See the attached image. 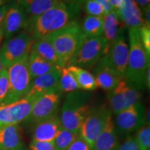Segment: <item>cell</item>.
Listing matches in <instances>:
<instances>
[{
	"label": "cell",
	"mask_w": 150,
	"mask_h": 150,
	"mask_svg": "<svg viewBox=\"0 0 150 150\" xmlns=\"http://www.w3.org/2000/svg\"><path fill=\"white\" fill-rule=\"evenodd\" d=\"M81 8L69 0H61L42 14L29 17L25 32L34 41L47 36L75 20Z\"/></svg>",
	"instance_id": "1"
},
{
	"label": "cell",
	"mask_w": 150,
	"mask_h": 150,
	"mask_svg": "<svg viewBox=\"0 0 150 150\" xmlns=\"http://www.w3.org/2000/svg\"><path fill=\"white\" fill-rule=\"evenodd\" d=\"M129 57L125 80L131 87L145 88V78L149 65V56L142 45L138 29H129Z\"/></svg>",
	"instance_id": "2"
},
{
	"label": "cell",
	"mask_w": 150,
	"mask_h": 150,
	"mask_svg": "<svg viewBox=\"0 0 150 150\" xmlns=\"http://www.w3.org/2000/svg\"><path fill=\"white\" fill-rule=\"evenodd\" d=\"M46 37L51 42L59 58L60 67L63 68L72 64L85 35L82 32L79 22L74 20Z\"/></svg>",
	"instance_id": "3"
},
{
	"label": "cell",
	"mask_w": 150,
	"mask_h": 150,
	"mask_svg": "<svg viewBox=\"0 0 150 150\" xmlns=\"http://www.w3.org/2000/svg\"><path fill=\"white\" fill-rule=\"evenodd\" d=\"M91 97L90 93L79 91L67 94L59 112L63 128L79 134L84 120L93 107Z\"/></svg>",
	"instance_id": "4"
},
{
	"label": "cell",
	"mask_w": 150,
	"mask_h": 150,
	"mask_svg": "<svg viewBox=\"0 0 150 150\" xmlns=\"http://www.w3.org/2000/svg\"><path fill=\"white\" fill-rule=\"evenodd\" d=\"M129 57V46L125 37V27L108 45L106 54L98 63L120 79H125Z\"/></svg>",
	"instance_id": "5"
},
{
	"label": "cell",
	"mask_w": 150,
	"mask_h": 150,
	"mask_svg": "<svg viewBox=\"0 0 150 150\" xmlns=\"http://www.w3.org/2000/svg\"><path fill=\"white\" fill-rule=\"evenodd\" d=\"M108 44L103 35L85 37L75 54L71 65L86 70L93 68L106 54Z\"/></svg>",
	"instance_id": "6"
},
{
	"label": "cell",
	"mask_w": 150,
	"mask_h": 150,
	"mask_svg": "<svg viewBox=\"0 0 150 150\" xmlns=\"http://www.w3.org/2000/svg\"><path fill=\"white\" fill-rule=\"evenodd\" d=\"M27 58L6 68L8 78V93L3 104L24 98L29 92L32 78L28 68Z\"/></svg>",
	"instance_id": "7"
},
{
	"label": "cell",
	"mask_w": 150,
	"mask_h": 150,
	"mask_svg": "<svg viewBox=\"0 0 150 150\" xmlns=\"http://www.w3.org/2000/svg\"><path fill=\"white\" fill-rule=\"evenodd\" d=\"M34 40L26 33L20 32L6 39L0 48V55L6 68L28 57Z\"/></svg>",
	"instance_id": "8"
},
{
	"label": "cell",
	"mask_w": 150,
	"mask_h": 150,
	"mask_svg": "<svg viewBox=\"0 0 150 150\" xmlns=\"http://www.w3.org/2000/svg\"><path fill=\"white\" fill-rule=\"evenodd\" d=\"M63 93L59 88L43 94L33 102L30 115L26 122L35 125L59 112Z\"/></svg>",
	"instance_id": "9"
},
{
	"label": "cell",
	"mask_w": 150,
	"mask_h": 150,
	"mask_svg": "<svg viewBox=\"0 0 150 150\" xmlns=\"http://www.w3.org/2000/svg\"><path fill=\"white\" fill-rule=\"evenodd\" d=\"M111 115L112 112L108 104H104L99 106H93L86 116L81 127L79 134L91 147L97 136L104 129L108 117Z\"/></svg>",
	"instance_id": "10"
},
{
	"label": "cell",
	"mask_w": 150,
	"mask_h": 150,
	"mask_svg": "<svg viewBox=\"0 0 150 150\" xmlns=\"http://www.w3.org/2000/svg\"><path fill=\"white\" fill-rule=\"evenodd\" d=\"M145 122V108L142 102L135 104L116 114L115 126L117 134L130 136Z\"/></svg>",
	"instance_id": "11"
},
{
	"label": "cell",
	"mask_w": 150,
	"mask_h": 150,
	"mask_svg": "<svg viewBox=\"0 0 150 150\" xmlns=\"http://www.w3.org/2000/svg\"><path fill=\"white\" fill-rule=\"evenodd\" d=\"M141 99L140 91L129 86L122 79L120 81L115 88L108 92V106L112 113L116 115L125 108L141 102Z\"/></svg>",
	"instance_id": "12"
},
{
	"label": "cell",
	"mask_w": 150,
	"mask_h": 150,
	"mask_svg": "<svg viewBox=\"0 0 150 150\" xmlns=\"http://www.w3.org/2000/svg\"><path fill=\"white\" fill-rule=\"evenodd\" d=\"M34 101L26 97L7 104L0 105V127L19 125L30 115Z\"/></svg>",
	"instance_id": "13"
},
{
	"label": "cell",
	"mask_w": 150,
	"mask_h": 150,
	"mask_svg": "<svg viewBox=\"0 0 150 150\" xmlns=\"http://www.w3.org/2000/svg\"><path fill=\"white\" fill-rule=\"evenodd\" d=\"M28 18L27 12L18 3H11L8 5L2 24V30L6 39L13 36L24 29Z\"/></svg>",
	"instance_id": "14"
},
{
	"label": "cell",
	"mask_w": 150,
	"mask_h": 150,
	"mask_svg": "<svg viewBox=\"0 0 150 150\" xmlns=\"http://www.w3.org/2000/svg\"><path fill=\"white\" fill-rule=\"evenodd\" d=\"M61 69L52 71L32 79L29 92L25 97L35 101L43 94L59 88Z\"/></svg>",
	"instance_id": "15"
},
{
	"label": "cell",
	"mask_w": 150,
	"mask_h": 150,
	"mask_svg": "<svg viewBox=\"0 0 150 150\" xmlns=\"http://www.w3.org/2000/svg\"><path fill=\"white\" fill-rule=\"evenodd\" d=\"M122 24L128 29H139L146 25L142 13L134 0H123L122 4L116 10Z\"/></svg>",
	"instance_id": "16"
},
{
	"label": "cell",
	"mask_w": 150,
	"mask_h": 150,
	"mask_svg": "<svg viewBox=\"0 0 150 150\" xmlns=\"http://www.w3.org/2000/svg\"><path fill=\"white\" fill-rule=\"evenodd\" d=\"M0 150H27L18 125L0 127Z\"/></svg>",
	"instance_id": "17"
},
{
	"label": "cell",
	"mask_w": 150,
	"mask_h": 150,
	"mask_svg": "<svg viewBox=\"0 0 150 150\" xmlns=\"http://www.w3.org/2000/svg\"><path fill=\"white\" fill-rule=\"evenodd\" d=\"M33 140L40 141H54L61 128L59 112L33 125Z\"/></svg>",
	"instance_id": "18"
},
{
	"label": "cell",
	"mask_w": 150,
	"mask_h": 150,
	"mask_svg": "<svg viewBox=\"0 0 150 150\" xmlns=\"http://www.w3.org/2000/svg\"><path fill=\"white\" fill-rule=\"evenodd\" d=\"M118 146V134L111 115L107 119L104 129L94 142L91 150H116Z\"/></svg>",
	"instance_id": "19"
},
{
	"label": "cell",
	"mask_w": 150,
	"mask_h": 150,
	"mask_svg": "<svg viewBox=\"0 0 150 150\" xmlns=\"http://www.w3.org/2000/svg\"><path fill=\"white\" fill-rule=\"evenodd\" d=\"M93 72L97 87L108 92L115 88L120 81L122 80L117 77L98 62L93 67Z\"/></svg>",
	"instance_id": "20"
},
{
	"label": "cell",
	"mask_w": 150,
	"mask_h": 150,
	"mask_svg": "<svg viewBox=\"0 0 150 150\" xmlns=\"http://www.w3.org/2000/svg\"><path fill=\"white\" fill-rule=\"evenodd\" d=\"M27 65L32 79L47 73L60 69L59 67L49 63L35 52H30L27 58Z\"/></svg>",
	"instance_id": "21"
},
{
	"label": "cell",
	"mask_w": 150,
	"mask_h": 150,
	"mask_svg": "<svg viewBox=\"0 0 150 150\" xmlns=\"http://www.w3.org/2000/svg\"><path fill=\"white\" fill-rule=\"evenodd\" d=\"M31 52H35L49 63L60 67V62L54 49L47 37L35 40L31 47Z\"/></svg>",
	"instance_id": "22"
},
{
	"label": "cell",
	"mask_w": 150,
	"mask_h": 150,
	"mask_svg": "<svg viewBox=\"0 0 150 150\" xmlns=\"http://www.w3.org/2000/svg\"><path fill=\"white\" fill-rule=\"evenodd\" d=\"M123 27H125L120 21L116 11L112 10L103 16L102 35L108 44L115 38Z\"/></svg>",
	"instance_id": "23"
},
{
	"label": "cell",
	"mask_w": 150,
	"mask_h": 150,
	"mask_svg": "<svg viewBox=\"0 0 150 150\" xmlns=\"http://www.w3.org/2000/svg\"><path fill=\"white\" fill-rule=\"evenodd\" d=\"M61 0H18L29 17L37 16L45 12Z\"/></svg>",
	"instance_id": "24"
},
{
	"label": "cell",
	"mask_w": 150,
	"mask_h": 150,
	"mask_svg": "<svg viewBox=\"0 0 150 150\" xmlns=\"http://www.w3.org/2000/svg\"><path fill=\"white\" fill-rule=\"evenodd\" d=\"M67 68L74 75L79 89L85 91H93L97 89L95 77L88 70L75 65H70Z\"/></svg>",
	"instance_id": "25"
},
{
	"label": "cell",
	"mask_w": 150,
	"mask_h": 150,
	"mask_svg": "<svg viewBox=\"0 0 150 150\" xmlns=\"http://www.w3.org/2000/svg\"><path fill=\"white\" fill-rule=\"evenodd\" d=\"M81 25L85 37L102 35L103 16H86Z\"/></svg>",
	"instance_id": "26"
},
{
	"label": "cell",
	"mask_w": 150,
	"mask_h": 150,
	"mask_svg": "<svg viewBox=\"0 0 150 150\" xmlns=\"http://www.w3.org/2000/svg\"><path fill=\"white\" fill-rule=\"evenodd\" d=\"M59 88L62 93H67L79 90V87L74 75L67 67H63L61 69Z\"/></svg>",
	"instance_id": "27"
},
{
	"label": "cell",
	"mask_w": 150,
	"mask_h": 150,
	"mask_svg": "<svg viewBox=\"0 0 150 150\" xmlns=\"http://www.w3.org/2000/svg\"><path fill=\"white\" fill-rule=\"evenodd\" d=\"M79 134L61 127L54 140L55 150H66Z\"/></svg>",
	"instance_id": "28"
},
{
	"label": "cell",
	"mask_w": 150,
	"mask_h": 150,
	"mask_svg": "<svg viewBox=\"0 0 150 150\" xmlns=\"http://www.w3.org/2000/svg\"><path fill=\"white\" fill-rule=\"evenodd\" d=\"M137 145L140 150H150V127L144 125L137 131L135 136Z\"/></svg>",
	"instance_id": "29"
},
{
	"label": "cell",
	"mask_w": 150,
	"mask_h": 150,
	"mask_svg": "<svg viewBox=\"0 0 150 150\" xmlns=\"http://www.w3.org/2000/svg\"><path fill=\"white\" fill-rule=\"evenodd\" d=\"M88 16H104V11L102 6L95 0H86L82 5Z\"/></svg>",
	"instance_id": "30"
},
{
	"label": "cell",
	"mask_w": 150,
	"mask_h": 150,
	"mask_svg": "<svg viewBox=\"0 0 150 150\" xmlns=\"http://www.w3.org/2000/svg\"><path fill=\"white\" fill-rule=\"evenodd\" d=\"M8 93V78L7 69L4 67L0 72V105L3 104Z\"/></svg>",
	"instance_id": "31"
},
{
	"label": "cell",
	"mask_w": 150,
	"mask_h": 150,
	"mask_svg": "<svg viewBox=\"0 0 150 150\" xmlns=\"http://www.w3.org/2000/svg\"><path fill=\"white\" fill-rule=\"evenodd\" d=\"M140 40L145 50L150 54V27L143 26L138 29Z\"/></svg>",
	"instance_id": "32"
},
{
	"label": "cell",
	"mask_w": 150,
	"mask_h": 150,
	"mask_svg": "<svg viewBox=\"0 0 150 150\" xmlns=\"http://www.w3.org/2000/svg\"><path fill=\"white\" fill-rule=\"evenodd\" d=\"M30 150H55L54 141H40L31 140L29 144Z\"/></svg>",
	"instance_id": "33"
},
{
	"label": "cell",
	"mask_w": 150,
	"mask_h": 150,
	"mask_svg": "<svg viewBox=\"0 0 150 150\" xmlns=\"http://www.w3.org/2000/svg\"><path fill=\"white\" fill-rule=\"evenodd\" d=\"M66 150H91V147L83 137L79 134Z\"/></svg>",
	"instance_id": "34"
},
{
	"label": "cell",
	"mask_w": 150,
	"mask_h": 150,
	"mask_svg": "<svg viewBox=\"0 0 150 150\" xmlns=\"http://www.w3.org/2000/svg\"><path fill=\"white\" fill-rule=\"evenodd\" d=\"M116 150H140L137 145L135 137L128 136L127 139L121 145H119Z\"/></svg>",
	"instance_id": "35"
},
{
	"label": "cell",
	"mask_w": 150,
	"mask_h": 150,
	"mask_svg": "<svg viewBox=\"0 0 150 150\" xmlns=\"http://www.w3.org/2000/svg\"><path fill=\"white\" fill-rule=\"evenodd\" d=\"M95 1H96L97 2H98L99 4L102 6L103 9H104V15L108 13L110 11L113 10L110 4L109 0H95Z\"/></svg>",
	"instance_id": "36"
},
{
	"label": "cell",
	"mask_w": 150,
	"mask_h": 150,
	"mask_svg": "<svg viewBox=\"0 0 150 150\" xmlns=\"http://www.w3.org/2000/svg\"><path fill=\"white\" fill-rule=\"evenodd\" d=\"M7 9H8V5L6 4H4L0 6V27H2L5 16L7 12Z\"/></svg>",
	"instance_id": "37"
},
{
	"label": "cell",
	"mask_w": 150,
	"mask_h": 150,
	"mask_svg": "<svg viewBox=\"0 0 150 150\" xmlns=\"http://www.w3.org/2000/svg\"><path fill=\"white\" fill-rule=\"evenodd\" d=\"M142 16L146 25L150 27V6H148L145 10L142 11Z\"/></svg>",
	"instance_id": "38"
},
{
	"label": "cell",
	"mask_w": 150,
	"mask_h": 150,
	"mask_svg": "<svg viewBox=\"0 0 150 150\" xmlns=\"http://www.w3.org/2000/svg\"><path fill=\"white\" fill-rule=\"evenodd\" d=\"M134 1H136V3L139 6L141 11L145 10L148 6H150V0H134Z\"/></svg>",
	"instance_id": "39"
},
{
	"label": "cell",
	"mask_w": 150,
	"mask_h": 150,
	"mask_svg": "<svg viewBox=\"0 0 150 150\" xmlns=\"http://www.w3.org/2000/svg\"><path fill=\"white\" fill-rule=\"evenodd\" d=\"M123 0H109V2L110 6L113 10H117L120 7V6L122 4Z\"/></svg>",
	"instance_id": "40"
},
{
	"label": "cell",
	"mask_w": 150,
	"mask_h": 150,
	"mask_svg": "<svg viewBox=\"0 0 150 150\" xmlns=\"http://www.w3.org/2000/svg\"><path fill=\"white\" fill-rule=\"evenodd\" d=\"M145 88L149 90L150 88V67L148 69L146 73L145 78Z\"/></svg>",
	"instance_id": "41"
},
{
	"label": "cell",
	"mask_w": 150,
	"mask_h": 150,
	"mask_svg": "<svg viewBox=\"0 0 150 150\" xmlns=\"http://www.w3.org/2000/svg\"><path fill=\"white\" fill-rule=\"evenodd\" d=\"M69 1L74 4L78 6L81 8L82 5H83V4L85 2L86 0H69Z\"/></svg>",
	"instance_id": "42"
},
{
	"label": "cell",
	"mask_w": 150,
	"mask_h": 150,
	"mask_svg": "<svg viewBox=\"0 0 150 150\" xmlns=\"http://www.w3.org/2000/svg\"><path fill=\"white\" fill-rule=\"evenodd\" d=\"M4 37V35L2 27H0V43H1Z\"/></svg>",
	"instance_id": "43"
},
{
	"label": "cell",
	"mask_w": 150,
	"mask_h": 150,
	"mask_svg": "<svg viewBox=\"0 0 150 150\" xmlns=\"http://www.w3.org/2000/svg\"><path fill=\"white\" fill-rule=\"evenodd\" d=\"M4 68V64L2 63V61H1V55H0V72L3 70V69Z\"/></svg>",
	"instance_id": "44"
},
{
	"label": "cell",
	"mask_w": 150,
	"mask_h": 150,
	"mask_svg": "<svg viewBox=\"0 0 150 150\" xmlns=\"http://www.w3.org/2000/svg\"><path fill=\"white\" fill-rule=\"evenodd\" d=\"M4 3H5V0H0V6L4 4Z\"/></svg>",
	"instance_id": "45"
}]
</instances>
